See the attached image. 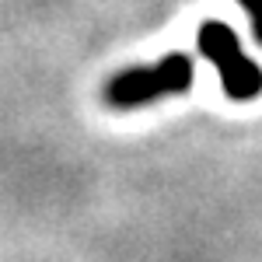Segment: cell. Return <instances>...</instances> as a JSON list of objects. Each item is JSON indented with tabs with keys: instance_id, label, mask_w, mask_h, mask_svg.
I'll use <instances>...</instances> for the list:
<instances>
[{
	"instance_id": "1",
	"label": "cell",
	"mask_w": 262,
	"mask_h": 262,
	"mask_svg": "<svg viewBox=\"0 0 262 262\" xmlns=\"http://www.w3.org/2000/svg\"><path fill=\"white\" fill-rule=\"evenodd\" d=\"M196 81L192 70V56L189 53H168L164 60L150 63V67H129L119 70L112 81L105 84V101L112 108H140L154 98H168V95H182Z\"/></svg>"
},
{
	"instance_id": "2",
	"label": "cell",
	"mask_w": 262,
	"mask_h": 262,
	"mask_svg": "<svg viewBox=\"0 0 262 262\" xmlns=\"http://www.w3.org/2000/svg\"><path fill=\"white\" fill-rule=\"evenodd\" d=\"M196 49L206 60L213 63L221 88L227 98L234 101H248L262 95V70L255 60H248L242 53L238 35L224 25V21H203L196 32Z\"/></svg>"
},
{
	"instance_id": "3",
	"label": "cell",
	"mask_w": 262,
	"mask_h": 262,
	"mask_svg": "<svg viewBox=\"0 0 262 262\" xmlns=\"http://www.w3.org/2000/svg\"><path fill=\"white\" fill-rule=\"evenodd\" d=\"M238 4H242V11L248 14L252 32H255V39H259V46H262V0H238Z\"/></svg>"
}]
</instances>
